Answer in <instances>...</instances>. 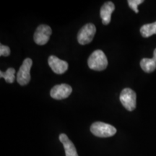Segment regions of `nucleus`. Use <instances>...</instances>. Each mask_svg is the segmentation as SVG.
Returning a JSON list of instances; mask_svg holds the SVG:
<instances>
[{"instance_id":"f257e3e1","label":"nucleus","mask_w":156,"mask_h":156,"mask_svg":"<svg viewBox=\"0 0 156 156\" xmlns=\"http://www.w3.org/2000/svg\"><path fill=\"white\" fill-rule=\"evenodd\" d=\"M87 64L90 69L95 71H103L108 66V60L103 51L95 50L88 58Z\"/></svg>"},{"instance_id":"f03ea898","label":"nucleus","mask_w":156,"mask_h":156,"mask_svg":"<svg viewBox=\"0 0 156 156\" xmlns=\"http://www.w3.org/2000/svg\"><path fill=\"white\" fill-rule=\"evenodd\" d=\"M90 132L98 137H110L116 133V129L111 124L96 122L91 125Z\"/></svg>"},{"instance_id":"7ed1b4c3","label":"nucleus","mask_w":156,"mask_h":156,"mask_svg":"<svg viewBox=\"0 0 156 156\" xmlns=\"http://www.w3.org/2000/svg\"><path fill=\"white\" fill-rule=\"evenodd\" d=\"M96 32V28L93 23H87L79 30L77 34V41L80 44L86 45L93 41Z\"/></svg>"},{"instance_id":"20e7f679","label":"nucleus","mask_w":156,"mask_h":156,"mask_svg":"<svg viewBox=\"0 0 156 156\" xmlns=\"http://www.w3.org/2000/svg\"><path fill=\"white\" fill-rule=\"evenodd\" d=\"M120 101L126 110L132 112L136 108V95L133 90L124 88L120 94Z\"/></svg>"},{"instance_id":"39448f33","label":"nucleus","mask_w":156,"mask_h":156,"mask_svg":"<svg viewBox=\"0 0 156 156\" xmlns=\"http://www.w3.org/2000/svg\"><path fill=\"white\" fill-rule=\"evenodd\" d=\"M33 61L30 58H26L23 61L17 75V81L20 85H26L30 80V69Z\"/></svg>"},{"instance_id":"423d86ee","label":"nucleus","mask_w":156,"mask_h":156,"mask_svg":"<svg viewBox=\"0 0 156 156\" xmlns=\"http://www.w3.org/2000/svg\"><path fill=\"white\" fill-rule=\"evenodd\" d=\"M52 34L51 28L47 25H40L36 28L34 39V41L38 45H45L49 41L50 36Z\"/></svg>"},{"instance_id":"0eeeda50","label":"nucleus","mask_w":156,"mask_h":156,"mask_svg":"<svg viewBox=\"0 0 156 156\" xmlns=\"http://www.w3.org/2000/svg\"><path fill=\"white\" fill-rule=\"evenodd\" d=\"M73 92V88L67 84H61L53 87L51 90L50 95L56 100H62L67 98Z\"/></svg>"},{"instance_id":"6e6552de","label":"nucleus","mask_w":156,"mask_h":156,"mask_svg":"<svg viewBox=\"0 0 156 156\" xmlns=\"http://www.w3.org/2000/svg\"><path fill=\"white\" fill-rule=\"evenodd\" d=\"M48 63L52 71L58 75H62L65 73L68 69V66H69L67 62L60 59L57 56L54 55L49 56Z\"/></svg>"},{"instance_id":"1a4fd4ad","label":"nucleus","mask_w":156,"mask_h":156,"mask_svg":"<svg viewBox=\"0 0 156 156\" xmlns=\"http://www.w3.org/2000/svg\"><path fill=\"white\" fill-rule=\"evenodd\" d=\"M115 9V5L112 2H106L101 7L100 15L103 25H108L111 22L112 14Z\"/></svg>"},{"instance_id":"9d476101","label":"nucleus","mask_w":156,"mask_h":156,"mask_svg":"<svg viewBox=\"0 0 156 156\" xmlns=\"http://www.w3.org/2000/svg\"><path fill=\"white\" fill-rule=\"evenodd\" d=\"M59 140L64 146L66 156H78L75 146L65 134L59 135Z\"/></svg>"},{"instance_id":"9b49d317","label":"nucleus","mask_w":156,"mask_h":156,"mask_svg":"<svg viewBox=\"0 0 156 156\" xmlns=\"http://www.w3.org/2000/svg\"><path fill=\"white\" fill-rule=\"evenodd\" d=\"M140 67L147 73H153L156 69V48L154 50L153 57L152 58H144L140 61Z\"/></svg>"},{"instance_id":"f8f14e48","label":"nucleus","mask_w":156,"mask_h":156,"mask_svg":"<svg viewBox=\"0 0 156 156\" xmlns=\"http://www.w3.org/2000/svg\"><path fill=\"white\" fill-rule=\"evenodd\" d=\"M140 34L144 38H149L156 34V22L142 25L140 28Z\"/></svg>"},{"instance_id":"ddd939ff","label":"nucleus","mask_w":156,"mask_h":156,"mask_svg":"<svg viewBox=\"0 0 156 156\" xmlns=\"http://www.w3.org/2000/svg\"><path fill=\"white\" fill-rule=\"evenodd\" d=\"M15 69L14 68H9L5 73H3L2 71H0V77L4 78L7 83H13L15 80Z\"/></svg>"},{"instance_id":"4468645a","label":"nucleus","mask_w":156,"mask_h":156,"mask_svg":"<svg viewBox=\"0 0 156 156\" xmlns=\"http://www.w3.org/2000/svg\"><path fill=\"white\" fill-rule=\"evenodd\" d=\"M143 0H129L127 2L129 6L130 7V8L135 12L136 13L139 12V9H138V5H141L143 2Z\"/></svg>"},{"instance_id":"2eb2a0df","label":"nucleus","mask_w":156,"mask_h":156,"mask_svg":"<svg viewBox=\"0 0 156 156\" xmlns=\"http://www.w3.org/2000/svg\"><path fill=\"white\" fill-rule=\"evenodd\" d=\"M10 54V48L9 46L5 45H0V56H8Z\"/></svg>"}]
</instances>
